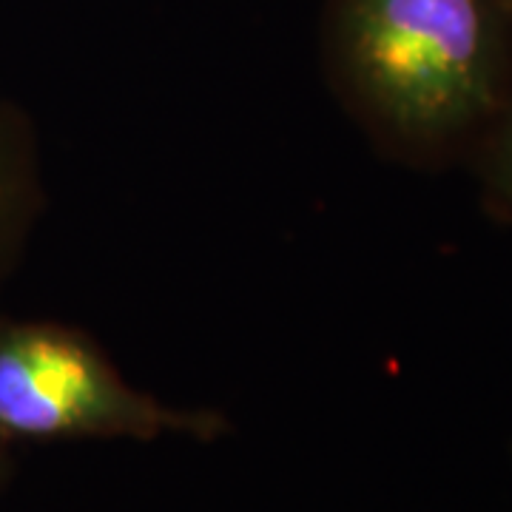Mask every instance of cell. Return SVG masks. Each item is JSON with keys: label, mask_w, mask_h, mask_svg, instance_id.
Returning a JSON list of instances; mask_svg holds the SVG:
<instances>
[{"label": "cell", "mask_w": 512, "mask_h": 512, "mask_svg": "<svg viewBox=\"0 0 512 512\" xmlns=\"http://www.w3.org/2000/svg\"><path fill=\"white\" fill-rule=\"evenodd\" d=\"M322 77L387 163L467 165L512 92L501 0H322Z\"/></svg>", "instance_id": "1"}, {"label": "cell", "mask_w": 512, "mask_h": 512, "mask_svg": "<svg viewBox=\"0 0 512 512\" xmlns=\"http://www.w3.org/2000/svg\"><path fill=\"white\" fill-rule=\"evenodd\" d=\"M237 433L220 407L174 404L128 382L89 330L0 316V444H217Z\"/></svg>", "instance_id": "2"}, {"label": "cell", "mask_w": 512, "mask_h": 512, "mask_svg": "<svg viewBox=\"0 0 512 512\" xmlns=\"http://www.w3.org/2000/svg\"><path fill=\"white\" fill-rule=\"evenodd\" d=\"M43 211L46 177L35 120L0 94V288L18 271Z\"/></svg>", "instance_id": "3"}, {"label": "cell", "mask_w": 512, "mask_h": 512, "mask_svg": "<svg viewBox=\"0 0 512 512\" xmlns=\"http://www.w3.org/2000/svg\"><path fill=\"white\" fill-rule=\"evenodd\" d=\"M467 168L476 177L484 214L512 228V92L470 154Z\"/></svg>", "instance_id": "4"}, {"label": "cell", "mask_w": 512, "mask_h": 512, "mask_svg": "<svg viewBox=\"0 0 512 512\" xmlns=\"http://www.w3.org/2000/svg\"><path fill=\"white\" fill-rule=\"evenodd\" d=\"M18 467H20L18 450H12V447L0 444V495L12 487V481H15V476H18Z\"/></svg>", "instance_id": "5"}, {"label": "cell", "mask_w": 512, "mask_h": 512, "mask_svg": "<svg viewBox=\"0 0 512 512\" xmlns=\"http://www.w3.org/2000/svg\"><path fill=\"white\" fill-rule=\"evenodd\" d=\"M501 6H504V9L510 12V18H512V0H501Z\"/></svg>", "instance_id": "6"}]
</instances>
